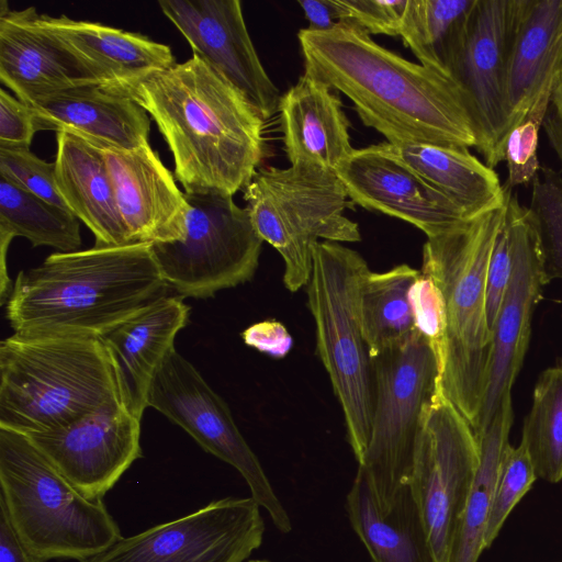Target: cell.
I'll list each match as a JSON object with an SVG mask.
<instances>
[{"mask_svg": "<svg viewBox=\"0 0 562 562\" xmlns=\"http://www.w3.org/2000/svg\"><path fill=\"white\" fill-rule=\"evenodd\" d=\"M297 38L305 72L345 94L387 143L481 148L472 101L449 74L405 59L349 21L302 29Z\"/></svg>", "mask_w": 562, "mask_h": 562, "instance_id": "obj_1", "label": "cell"}, {"mask_svg": "<svg viewBox=\"0 0 562 562\" xmlns=\"http://www.w3.org/2000/svg\"><path fill=\"white\" fill-rule=\"evenodd\" d=\"M120 95L153 117L184 193L244 190L266 155L265 120L224 78L193 55Z\"/></svg>", "mask_w": 562, "mask_h": 562, "instance_id": "obj_2", "label": "cell"}, {"mask_svg": "<svg viewBox=\"0 0 562 562\" xmlns=\"http://www.w3.org/2000/svg\"><path fill=\"white\" fill-rule=\"evenodd\" d=\"M167 289L151 244L56 251L18 273L5 317L21 335L101 338Z\"/></svg>", "mask_w": 562, "mask_h": 562, "instance_id": "obj_3", "label": "cell"}, {"mask_svg": "<svg viewBox=\"0 0 562 562\" xmlns=\"http://www.w3.org/2000/svg\"><path fill=\"white\" fill-rule=\"evenodd\" d=\"M505 213L506 203L428 237L423 246L420 272L438 286L446 310L438 386L474 431L485 404L493 359L487 270Z\"/></svg>", "mask_w": 562, "mask_h": 562, "instance_id": "obj_4", "label": "cell"}, {"mask_svg": "<svg viewBox=\"0 0 562 562\" xmlns=\"http://www.w3.org/2000/svg\"><path fill=\"white\" fill-rule=\"evenodd\" d=\"M120 404V380L101 338L13 333L1 340L0 427L47 432Z\"/></svg>", "mask_w": 562, "mask_h": 562, "instance_id": "obj_5", "label": "cell"}, {"mask_svg": "<svg viewBox=\"0 0 562 562\" xmlns=\"http://www.w3.org/2000/svg\"><path fill=\"white\" fill-rule=\"evenodd\" d=\"M0 508L38 562H82L122 537L102 499L87 498L26 435L2 427Z\"/></svg>", "mask_w": 562, "mask_h": 562, "instance_id": "obj_6", "label": "cell"}, {"mask_svg": "<svg viewBox=\"0 0 562 562\" xmlns=\"http://www.w3.org/2000/svg\"><path fill=\"white\" fill-rule=\"evenodd\" d=\"M369 271L358 251L340 243L318 241L306 284L316 352L341 406L357 462L370 438L374 403L373 362L360 318V288Z\"/></svg>", "mask_w": 562, "mask_h": 562, "instance_id": "obj_7", "label": "cell"}, {"mask_svg": "<svg viewBox=\"0 0 562 562\" xmlns=\"http://www.w3.org/2000/svg\"><path fill=\"white\" fill-rule=\"evenodd\" d=\"M252 224L284 262L283 283L290 292L306 285L314 246L361 240L359 226L345 215L352 207L336 172L296 162L288 168H258L244 189Z\"/></svg>", "mask_w": 562, "mask_h": 562, "instance_id": "obj_8", "label": "cell"}, {"mask_svg": "<svg viewBox=\"0 0 562 562\" xmlns=\"http://www.w3.org/2000/svg\"><path fill=\"white\" fill-rule=\"evenodd\" d=\"M372 362L371 431L358 472L386 507L408 483L423 409L437 389L439 370L429 342L417 330Z\"/></svg>", "mask_w": 562, "mask_h": 562, "instance_id": "obj_9", "label": "cell"}, {"mask_svg": "<svg viewBox=\"0 0 562 562\" xmlns=\"http://www.w3.org/2000/svg\"><path fill=\"white\" fill-rule=\"evenodd\" d=\"M184 194L190 209L183 237L151 244L168 289L181 297L206 299L250 281L263 240L248 209L221 192Z\"/></svg>", "mask_w": 562, "mask_h": 562, "instance_id": "obj_10", "label": "cell"}, {"mask_svg": "<svg viewBox=\"0 0 562 562\" xmlns=\"http://www.w3.org/2000/svg\"><path fill=\"white\" fill-rule=\"evenodd\" d=\"M481 461L480 441L440 387L426 403L407 485L437 562H448Z\"/></svg>", "mask_w": 562, "mask_h": 562, "instance_id": "obj_11", "label": "cell"}, {"mask_svg": "<svg viewBox=\"0 0 562 562\" xmlns=\"http://www.w3.org/2000/svg\"><path fill=\"white\" fill-rule=\"evenodd\" d=\"M147 407L160 412L206 452L235 468L249 486L251 497L268 512L276 528L283 533L291 531L290 517L257 456L235 424L229 407L176 347L155 372Z\"/></svg>", "mask_w": 562, "mask_h": 562, "instance_id": "obj_12", "label": "cell"}, {"mask_svg": "<svg viewBox=\"0 0 562 562\" xmlns=\"http://www.w3.org/2000/svg\"><path fill=\"white\" fill-rule=\"evenodd\" d=\"M525 0H474L445 57L446 71L467 92L482 130L479 151L494 169L507 137L505 81Z\"/></svg>", "mask_w": 562, "mask_h": 562, "instance_id": "obj_13", "label": "cell"}, {"mask_svg": "<svg viewBox=\"0 0 562 562\" xmlns=\"http://www.w3.org/2000/svg\"><path fill=\"white\" fill-rule=\"evenodd\" d=\"M260 505L224 497L180 518L121 537L82 562H245L263 539Z\"/></svg>", "mask_w": 562, "mask_h": 562, "instance_id": "obj_14", "label": "cell"}, {"mask_svg": "<svg viewBox=\"0 0 562 562\" xmlns=\"http://www.w3.org/2000/svg\"><path fill=\"white\" fill-rule=\"evenodd\" d=\"M505 221L510 237L513 271L493 327L491 378L475 435L490 423L504 396L512 393L528 349L533 308L551 278L537 221L512 189L507 193Z\"/></svg>", "mask_w": 562, "mask_h": 562, "instance_id": "obj_15", "label": "cell"}, {"mask_svg": "<svg viewBox=\"0 0 562 562\" xmlns=\"http://www.w3.org/2000/svg\"><path fill=\"white\" fill-rule=\"evenodd\" d=\"M193 55L238 90L266 121L280 92L263 68L248 33L239 0H160Z\"/></svg>", "mask_w": 562, "mask_h": 562, "instance_id": "obj_16", "label": "cell"}, {"mask_svg": "<svg viewBox=\"0 0 562 562\" xmlns=\"http://www.w3.org/2000/svg\"><path fill=\"white\" fill-rule=\"evenodd\" d=\"M140 422L120 404L61 428L26 436L82 495L102 499L142 457Z\"/></svg>", "mask_w": 562, "mask_h": 562, "instance_id": "obj_17", "label": "cell"}, {"mask_svg": "<svg viewBox=\"0 0 562 562\" xmlns=\"http://www.w3.org/2000/svg\"><path fill=\"white\" fill-rule=\"evenodd\" d=\"M336 175L353 204L407 222L427 238L467 218L453 202L403 161L387 142L355 149Z\"/></svg>", "mask_w": 562, "mask_h": 562, "instance_id": "obj_18", "label": "cell"}, {"mask_svg": "<svg viewBox=\"0 0 562 562\" xmlns=\"http://www.w3.org/2000/svg\"><path fill=\"white\" fill-rule=\"evenodd\" d=\"M98 148L105 160L130 244L180 240L190 205L176 184L175 175L150 144L131 150Z\"/></svg>", "mask_w": 562, "mask_h": 562, "instance_id": "obj_19", "label": "cell"}, {"mask_svg": "<svg viewBox=\"0 0 562 562\" xmlns=\"http://www.w3.org/2000/svg\"><path fill=\"white\" fill-rule=\"evenodd\" d=\"M36 9L0 3V79L24 103L59 90L97 85L92 72L36 20Z\"/></svg>", "mask_w": 562, "mask_h": 562, "instance_id": "obj_20", "label": "cell"}, {"mask_svg": "<svg viewBox=\"0 0 562 562\" xmlns=\"http://www.w3.org/2000/svg\"><path fill=\"white\" fill-rule=\"evenodd\" d=\"M36 20L92 72L101 88L116 94L177 63L168 45L139 33L64 14H37Z\"/></svg>", "mask_w": 562, "mask_h": 562, "instance_id": "obj_21", "label": "cell"}, {"mask_svg": "<svg viewBox=\"0 0 562 562\" xmlns=\"http://www.w3.org/2000/svg\"><path fill=\"white\" fill-rule=\"evenodd\" d=\"M561 74L562 0H525L505 81L507 136L535 105L550 104Z\"/></svg>", "mask_w": 562, "mask_h": 562, "instance_id": "obj_22", "label": "cell"}, {"mask_svg": "<svg viewBox=\"0 0 562 562\" xmlns=\"http://www.w3.org/2000/svg\"><path fill=\"white\" fill-rule=\"evenodd\" d=\"M25 104L36 112L43 130L69 132L98 147L131 150L149 144L146 110L97 85L59 90Z\"/></svg>", "mask_w": 562, "mask_h": 562, "instance_id": "obj_23", "label": "cell"}, {"mask_svg": "<svg viewBox=\"0 0 562 562\" xmlns=\"http://www.w3.org/2000/svg\"><path fill=\"white\" fill-rule=\"evenodd\" d=\"M278 112L290 164L336 172L352 154L350 123L333 88L305 72L281 95Z\"/></svg>", "mask_w": 562, "mask_h": 562, "instance_id": "obj_24", "label": "cell"}, {"mask_svg": "<svg viewBox=\"0 0 562 562\" xmlns=\"http://www.w3.org/2000/svg\"><path fill=\"white\" fill-rule=\"evenodd\" d=\"M190 307L179 295H164L147 308L101 337L114 362L123 401L142 419L147 395L160 363L175 348Z\"/></svg>", "mask_w": 562, "mask_h": 562, "instance_id": "obj_25", "label": "cell"}, {"mask_svg": "<svg viewBox=\"0 0 562 562\" xmlns=\"http://www.w3.org/2000/svg\"><path fill=\"white\" fill-rule=\"evenodd\" d=\"M56 181L70 211L94 235L95 245H128L113 183L98 147L80 136L56 133Z\"/></svg>", "mask_w": 562, "mask_h": 562, "instance_id": "obj_26", "label": "cell"}, {"mask_svg": "<svg viewBox=\"0 0 562 562\" xmlns=\"http://www.w3.org/2000/svg\"><path fill=\"white\" fill-rule=\"evenodd\" d=\"M346 510L372 562H437L408 485L389 506L382 507L357 471L346 496Z\"/></svg>", "mask_w": 562, "mask_h": 562, "instance_id": "obj_27", "label": "cell"}, {"mask_svg": "<svg viewBox=\"0 0 562 562\" xmlns=\"http://www.w3.org/2000/svg\"><path fill=\"white\" fill-rule=\"evenodd\" d=\"M397 156L443 193L467 218L503 206L509 188L469 148L434 144H391Z\"/></svg>", "mask_w": 562, "mask_h": 562, "instance_id": "obj_28", "label": "cell"}, {"mask_svg": "<svg viewBox=\"0 0 562 562\" xmlns=\"http://www.w3.org/2000/svg\"><path fill=\"white\" fill-rule=\"evenodd\" d=\"M513 419L510 393L504 396L490 423L476 435L481 448L480 467L448 562H477L485 550L484 533Z\"/></svg>", "mask_w": 562, "mask_h": 562, "instance_id": "obj_29", "label": "cell"}, {"mask_svg": "<svg viewBox=\"0 0 562 562\" xmlns=\"http://www.w3.org/2000/svg\"><path fill=\"white\" fill-rule=\"evenodd\" d=\"M419 274L420 270L405 263L366 274L360 288V318L371 358L417 330L409 291Z\"/></svg>", "mask_w": 562, "mask_h": 562, "instance_id": "obj_30", "label": "cell"}, {"mask_svg": "<svg viewBox=\"0 0 562 562\" xmlns=\"http://www.w3.org/2000/svg\"><path fill=\"white\" fill-rule=\"evenodd\" d=\"M14 237L59 252L79 250L82 243L80 221L72 212L0 177V244L9 246Z\"/></svg>", "mask_w": 562, "mask_h": 562, "instance_id": "obj_31", "label": "cell"}, {"mask_svg": "<svg viewBox=\"0 0 562 562\" xmlns=\"http://www.w3.org/2000/svg\"><path fill=\"white\" fill-rule=\"evenodd\" d=\"M520 443L538 479L549 483L562 480V364L548 368L539 375Z\"/></svg>", "mask_w": 562, "mask_h": 562, "instance_id": "obj_32", "label": "cell"}, {"mask_svg": "<svg viewBox=\"0 0 562 562\" xmlns=\"http://www.w3.org/2000/svg\"><path fill=\"white\" fill-rule=\"evenodd\" d=\"M474 0H408L400 36L424 66L445 72L447 49ZM448 74V72H447Z\"/></svg>", "mask_w": 562, "mask_h": 562, "instance_id": "obj_33", "label": "cell"}, {"mask_svg": "<svg viewBox=\"0 0 562 562\" xmlns=\"http://www.w3.org/2000/svg\"><path fill=\"white\" fill-rule=\"evenodd\" d=\"M537 479L526 448L521 443L517 447L508 443L503 452L492 498L484 533L485 549L492 546L508 515Z\"/></svg>", "mask_w": 562, "mask_h": 562, "instance_id": "obj_34", "label": "cell"}, {"mask_svg": "<svg viewBox=\"0 0 562 562\" xmlns=\"http://www.w3.org/2000/svg\"><path fill=\"white\" fill-rule=\"evenodd\" d=\"M531 184L529 210L540 231L548 271L562 278V177L541 166Z\"/></svg>", "mask_w": 562, "mask_h": 562, "instance_id": "obj_35", "label": "cell"}, {"mask_svg": "<svg viewBox=\"0 0 562 562\" xmlns=\"http://www.w3.org/2000/svg\"><path fill=\"white\" fill-rule=\"evenodd\" d=\"M0 177L70 211L57 187L55 164L38 158L30 147L0 145Z\"/></svg>", "mask_w": 562, "mask_h": 562, "instance_id": "obj_36", "label": "cell"}, {"mask_svg": "<svg viewBox=\"0 0 562 562\" xmlns=\"http://www.w3.org/2000/svg\"><path fill=\"white\" fill-rule=\"evenodd\" d=\"M547 112L531 110L520 124L510 130L504 145V161L507 167L505 187L513 190L514 187L532 183L539 175V131Z\"/></svg>", "mask_w": 562, "mask_h": 562, "instance_id": "obj_37", "label": "cell"}, {"mask_svg": "<svg viewBox=\"0 0 562 562\" xmlns=\"http://www.w3.org/2000/svg\"><path fill=\"white\" fill-rule=\"evenodd\" d=\"M415 328L429 342L440 369L446 346V310L443 297L431 279L422 272L409 291Z\"/></svg>", "mask_w": 562, "mask_h": 562, "instance_id": "obj_38", "label": "cell"}, {"mask_svg": "<svg viewBox=\"0 0 562 562\" xmlns=\"http://www.w3.org/2000/svg\"><path fill=\"white\" fill-rule=\"evenodd\" d=\"M408 0H329L338 21H349L369 34L400 36Z\"/></svg>", "mask_w": 562, "mask_h": 562, "instance_id": "obj_39", "label": "cell"}, {"mask_svg": "<svg viewBox=\"0 0 562 562\" xmlns=\"http://www.w3.org/2000/svg\"><path fill=\"white\" fill-rule=\"evenodd\" d=\"M512 271V245L508 227L504 217L495 239L487 270L486 311L492 331L508 289Z\"/></svg>", "mask_w": 562, "mask_h": 562, "instance_id": "obj_40", "label": "cell"}, {"mask_svg": "<svg viewBox=\"0 0 562 562\" xmlns=\"http://www.w3.org/2000/svg\"><path fill=\"white\" fill-rule=\"evenodd\" d=\"M43 130L36 112L0 89V145L30 147L37 131Z\"/></svg>", "mask_w": 562, "mask_h": 562, "instance_id": "obj_41", "label": "cell"}, {"mask_svg": "<svg viewBox=\"0 0 562 562\" xmlns=\"http://www.w3.org/2000/svg\"><path fill=\"white\" fill-rule=\"evenodd\" d=\"M241 337L247 346L276 359L284 358L293 345L285 326L272 319L249 326L241 333Z\"/></svg>", "mask_w": 562, "mask_h": 562, "instance_id": "obj_42", "label": "cell"}, {"mask_svg": "<svg viewBox=\"0 0 562 562\" xmlns=\"http://www.w3.org/2000/svg\"><path fill=\"white\" fill-rule=\"evenodd\" d=\"M0 562H38L22 546L0 508Z\"/></svg>", "mask_w": 562, "mask_h": 562, "instance_id": "obj_43", "label": "cell"}, {"mask_svg": "<svg viewBox=\"0 0 562 562\" xmlns=\"http://www.w3.org/2000/svg\"><path fill=\"white\" fill-rule=\"evenodd\" d=\"M313 31H326L337 22V18L329 0H297Z\"/></svg>", "mask_w": 562, "mask_h": 562, "instance_id": "obj_44", "label": "cell"}, {"mask_svg": "<svg viewBox=\"0 0 562 562\" xmlns=\"http://www.w3.org/2000/svg\"><path fill=\"white\" fill-rule=\"evenodd\" d=\"M543 127L550 139L562 145V74L552 92Z\"/></svg>", "mask_w": 562, "mask_h": 562, "instance_id": "obj_45", "label": "cell"}, {"mask_svg": "<svg viewBox=\"0 0 562 562\" xmlns=\"http://www.w3.org/2000/svg\"><path fill=\"white\" fill-rule=\"evenodd\" d=\"M248 562H270V561H267V560H250Z\"/></svg>", "mask_w": 562, "mask_h": 562, "instance_id": "obj_46", "label": "cell"}]
</instances>
